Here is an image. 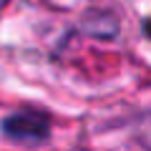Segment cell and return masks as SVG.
Segmentation results:
<instances>
[{
  "label": "cell",
  "instance_id": "obj_1",
  "mask_svg": "<svg viewBox=\"0 0 151 151\" xmlns=\"http://www.w3.org/2000/svg\"><path fill=\"white\" fill-rule=\"evenodd\" d=\"M3 134L15 144H40L50 136V119L43 111L25 108L3 119Z\"/></svg>",
  "mask_w": 151,
  "mask_h": 151
}]
</instances>
